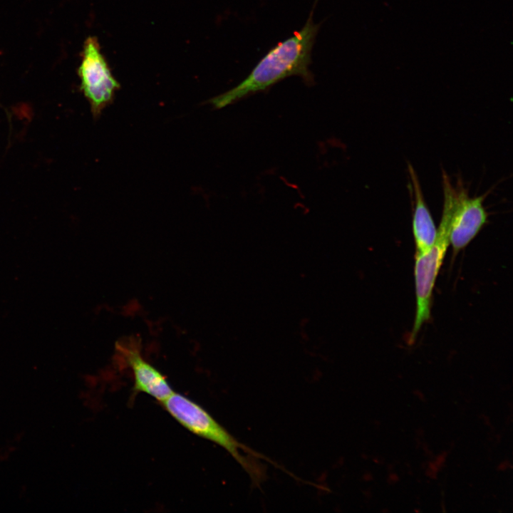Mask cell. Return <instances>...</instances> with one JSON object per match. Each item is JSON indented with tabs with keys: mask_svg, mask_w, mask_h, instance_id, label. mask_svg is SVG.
I'll return each mask as SVG.
<instances>
[{
	"mask_svg": "<svg viewBox=\"0 0 513 513\" xmlns=\"http://www.w3.org/2000/svg\"><path fill=\"white\" fill-rule=\"evenodd\" d=\"M318 30V25L310 16L300 31L271 49L239 84L211 99L212 105L224 108L291 76H299L306 83H312L309 66Z\"/></svg>",
	"mask_w": 513,
	"mask_h": 513,
	"instance_id": "1",
	"label": "cell"
},
{
	"mask_svg": "<svg viewBox=\"0 0 513 513\" xmlns=\"http://www.w3.org/2000/svg\"><path fill=\"white\" fill-rule=\"evenodd\" d=\"M161 405L190 432L226 450L249 474L253 482L259 484L262 482L265 473L258 458L264 457L238 441L200 405L175 392Z\"/></svg>",
	"mask_w": 513,
	"mask_h": 513,
	"instance_id": "2",
	"label": "cell"
},
{
	"mask_svg": "<svg viewBox=\"0 0 513 513\" xmlns=\"http://www.w3.org/2000/svg\"><path fill=\"white\" fill-rule=\"evenodd\" d=\"M443 207L437 237L431 249L415 256L414 267L416 313L410 336L413 343L422 326L430 319L432 291L440 269L450 244L451 218L455 199V187L447 172L442 171Z\"/></svg>",
	"mask_w": 513,
	"mask_h": 513,
	"instance_id": "3",
	"label": "cell"
},
{
	"mask_svg": "<svg viewBox=\"0 0 513 513\" xmlns=\"http://www.w3.org/2000/svg\"><path fill=\"white\" fill-rule=\"evenodd\" d=\"M80 90L90 106L94 118L113 100L120 83L113 76L95 36H88L83 44L78 68Z\"/></svg>",
	"mask_w": 513,
	"mask_h": 513,
	"instance_id": "4",
	"label": "cell"
},
{
	"mask_svg": "<svg viewBox=\"0 0 513 513\" xmlns=\"http://www.w3.org/2000/svg\"><path fill=\"white\" fill-rule=\"evenodd\" d=\"M455 187L450 244L455 254L465 248L485 225L488 213L484 207L487 193L471 197L462 181Z\"/></svg>",
	"mask_w": 513,
	"mask_h": 513,
	"instance_id": "5",
	"label": "cell"
},
{
	"mask_svg": "<svg viewBox=\"0 0 513 513\" xmlns=\"http://www.w3.org/2000/svg\"><path fill=\"white\" fill-rule=\"evenodd\" d=\"M118 349L132 370L135 392L147 394L160 403L174 392L165 375L144 359L137 348L120 344Z\"/></svg>",
	"mask_w": 513,
	"mask_h": 513,
	"instance_id": "6",
	"label": "cell"
},
{
	"mask_svg": "<svg viewBox=\"0 0 513 513\" xmlns=\"http://www.w3.org/2000/svg\"><path fill=\"white\" fill-rule=\"evenodd\" d=\"M408 169L415 195L412 226L415 243V256H418L425 254L431 249L437 237V229L425 201L418 175L411 164H408Z\"/></svg>",
	"mask_w": 513,
	"mask_h": 513,
	"instance_id": "7",
	"label": "cell"
}]
</instances>
